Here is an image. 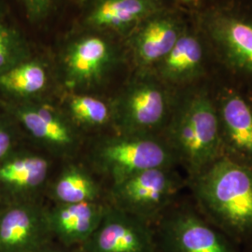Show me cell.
Returning a JSON list of instances; mask_svg holds the SVG:
<instances>
[{
  "label": "cell",
  "instance_id": "16",
  "mask_svg": "<svg viewBox=\"0 0 252 252\" xmlns=\"http://www.w3.org/2000/svg\"><path fill=\"white\" fill-rule=\"evenodd\" d=\"M50 171L45 156L18 147L0 161V205L34 200Z\"/></svg>",
  "mask_w": 252,
  "mask_h": 252
},
{
  "label": "cell",
  "instance_id": "22",
  "mask_svg": "<svg viewBox=\"0 0 252 252\" xmlns=\"http://www.w3.org/2000/svg\"><path fill=\"white\" fill-rule=\"evenodd\" d=\"M22 134L15 120L3 109L0 112V161L20 147Z\"/></svg>",
  "mask_w": 252,
  "mask_h": 252
},
{
  "label": "cell",
  "instance_id": "18",
  "mask_svg": "<svg viewBox=\"0 0 252 252\" xmlns=\"http://www.w3.org/2000/svg\"><path fill=\"white\" fill-rule=\"evenodd\" d=\"M105 208L97 202L56 205L46 210L51 234L64 246H82L99 225Z\"/></svg>",
  "mask_w": 252,
  "mask_h": 252
},
{
  "label": "cell",
  "instance_id": "9",
  "mask_svg": "<svg viewBox=\"0 0 252 252\" xmlns=\"http://www.w3.org/2000/svg\"><path fill=\"white\" fill-rule=\"evenodd\" d=\"M221 157L252 169V95L215 75L211 81Z\"/></svg>",
  "mask_w": 252,
  "mask_h": 252
},
{
  "label": "cell",
  "instance_id": "3",
  "mask_svg": "<svg viewBox=\"0 0 252 252\" xmlns=\"http://www.w3.org/2000/svg\"><path fill=\"white\" fill-rule=\"evenodd\" d=\"M211 81L178 90L171 118L162 134L187 179L221 158Z\"/></svg>",
  "mask_w": 252,
  "mask_h": 252
},
{
  "label": "cell",
  "instance_id": "14",
  "mask_svg": "<svg viewBox=\"0 0 252 252\" xmlns=\"http://www.w3.org/2000/svg\"><path fill=\"white\" fill-rule=\"evenodd\" d=\"M82 6L78 27L122 40L144 20L169 7L165 0H87Z\"/></svg>",
  "mask_w": 252,
  "mask_h": 252
},
{
  "label": "cell",
  "instance_id": "23",
  "mask_svg": "<svg viewBox=\"0 0 252 252\" xmlns=\"http://www.w3.org/2000/svg\"><path fill=\"white\" fill-rule=\"evenodd\" d=\"M27 18L33 24H41L56 9L58 0H20Z\"/></svg>",
  "mask_w": 252,
  "mask_h": 252
},
{
  "label": "cell",
  "instance_id": "12",
  "mask_svg": "<svg viewBox=\"0 0 252 252\" xmlns=\"http://www.w3.org/2000/svg\"><path fill=\"white\" fill-rule=\"evenodd\" d=\"M152 70L175 90L208 81L216 75L209 48L191 18L178 42Z\"/></svg>",
  "mask_w": 252,
  "mask_h": 252
},
{
  "label": "cell",
  "instance_id": "4",
  "mask_svg": "<svg viewBox=\"0 0 252 252\" xmlns=\"http://www.w3.org/2000/svg\"><path fill=\"white\" fill-rule=\"evenodd\" d=\"M53 61L64 92L90 94L101 88L122 64L128 63L122 39L78 27L63 38Z\"/></svg>",
  "mask_w": 252,
  "mask_h": 252
},
{
  "label": "cell",
  "instance_id": "27",
  "mask_svg": "<svg viewBox=\"0 0 252 252\" xmlns=\"http://www.w3.org/2000/svg\"><path fill=\"white\" fill-rule=\"evenodd\" d=\"M86 1H87V0H79V2H80V3H81V5H82V4H83V3H85V2H86Z\"/></svg>",
  "mask_w": 252,
  "mask_h": 252
},
{
  "label": "cell",
  "instance_id": "7",
  "mask_svg": "<svg viewBox=\"0 0 252 252\" xmlns=\"http://www.w3.org/2000/svg\"><path fill=\"white\" fill-rule=\"evenodd\" d=\"M186 175L178 166L148 169L113 184L115 207L153 225L187 189Z\"/></svg>",
  "mask_w": 252,
  "mask_h": 252
},
{
  "label": "cell",
  "instance_id": "10",
  "mask_svg": "<svg viewBox=\"0 0 252 252\" xmlns=\"http://www.w3.org/2000/svg\"><path fill=\"white\" fill-rule=\"evenodd\" d=\"M23 133L57 156L75 153L80 144L79 128L61 106L49 99L0 101Z\"/></svg>",
  "mask_w": 252,
  "mask_h": 252
},
{
  "label": "cell",
  "instance_id": "8",
  "mask_svg": "<svg viewBox=\"0 0 252 252\" xmlns=\"http://www.w3.org/2000/svg\"><path fill=\"white\" fill-rule=\"evenodd\" d=\"M93 160L113 184L148 169L180 167L162 135L118 134L110 136L95 146Z\"/></svg>",
  "mask_w": 252,
  "mask_h": 252
},
{
  "label": "cell",
  "instance_id": "24",
  "mask_svg": "<svg viewBox=\"0 0 252 252\" xmlns=\"http://www.w3.org/2000/svg\"><path fill=\"white\" fill-rule=\"evenodd\" d=\"M208 0H176L177 4H179L181 9L187 11H191L206 3Z\"/></svg>",
  "mask_w": 252,
  "mask_h": 252
},
{
  "label": "cell",
  "instance_id": "19",
  "mask_svg": "<svg viewBox=\"0 0 252 252\" xmlns=\"http://www.w3.org/2000/svg\"><path fill=\"white\" fill-rule=\"evenodd\" d=\"M60 106L78 128H100L112 124L110 100L94 94L64 92Z\"/></svg>",
  "mask_w": 252,
  "mask_h": 252
},
{
  "label": "cell",
  "instance_id": "6",
  "mask_svg": "<svg viewBox=\"0 0 252 252\" xmlns=\"http://www.w3.org/2000/svg\"><path fill=\"white\" fill-rule=\"evenodd\" d=\"M153 227L156 252H243L200 213L189 196L180 198Z\"/></svg>",
  "mask_w": 252,
  "mask_h": 252
},
{
  "label": "cell",
  "instance_id": "21",
  "mask_svg": "<svg viewBox=\"0 0 252 252\" xmlns=\"http://www.w3.org/2000/svg\"><path fill=\"white\" fill-rule=\"evenodd\" d=\"M32 55L23 36L16 30L0 23V75Z\"/></svg>",
  "mask_w": 252,
  "mask_h": 252
},
{
  "label": "cell",
  "instance_id": "17",
  "mask_svg": "<svg viewBox=\"0 0 252 252\" xmlns=\"http://www.w3.org/2000/svg\"><path fill=\"white\" fill-rule=\"evenodd\" d=\"M56 82L54 61L33 54L0 75V101L48 99L47 94Z\"/></svg>",
  "mask_w": 252,
  "mask_h": 252
},
{
  "label": "cell",
  "instance_id": "2",
  "mask_svg": "<svg viewBox=\"0 0 252 252\" xmlns=\"http://www.w3.org/2000/svg\"><path fill=\"white\" fill-rule=\"evenodd\" d=\"M189 12L216 75L252 95V0H208Z\"/></svg>",
  "mask_w": 252,
  "mask_h": 252
},
{
  "label": "cell",
  "instance_id": "20",
  "mask_svg": "<svg viewBox=\"0 0 252 252\" xmlns=\"http://www.w3.org/2000/svg\"><path fill=\"white\" fill-rule=\"evenodd\" d=\"M100 187L92 175L79 165L69 164L54 180L52 196L57 205L97 202Z\"/></svg>",
  "mask_w": 252,
  "mask_h": 252
},
{
  "label": "cell",
  "instance_id": "26",
  "mask_svg": "<svg viewBox=\"0 0 252 252\" xmlns=\"http://www.w3.org/2000/svg\"><path fill=\"white\" fill-rule=\"evenodd\" d=\"M243 252H252V243L249 244L242 248Z\"/></svg>",
  "mask_w": 252,
  "mask_h": 252
},
{
  "label": "cell",
  "instance_id": "15",
  "mask_svg": "<svg viewBox=\"0 0 252 252\" xmlns=\"http://www.w3.org/2000/svg\"><path fill=\"white\" fill-rule=\"evenodd\" d=\"M52 235L35 200L0 205V252H37Z\"/></svg>",
  "mask_w": 252,
  "mask_h": 252
},
{
  "label": "cell",
  "instance_id": "25",
  "mask_svg": "<svg viewBox=\"0 0 252 252\" xmlns=\"http://www.w3.org/2000/svg\"><path fill=\"white\" fill-rule=\"evenodd\" d=\"M37 252H66L62 250H55V249H49L47 246H45L44 248H42L40 251H38Z\"/></svg>",
  "mask_w": 252,
  "mask_h": 252
},
{
  "label": "cell",
  "instance_id": "13",
  "mask_svg": "<svg viewBox=\"0 0 252 252\" xmlns=\"http://www.w3.org/2000/svg\"><path fill=\"white\" fill-rule=\"evenodd\" d=\"M82 252H156L152 224L115 206L106 207L94 233Z\"/></svg>",
  "mask_w": 252,
  "mask_h": 252
},
{
  "label": "cell",
  "instance_id": "5",
  "mask_svg": "<svg viewBox=\"0 0 252 252\" xmlns=\"http://www.w3.org/2000/svg\"><path fill=\"white\" fill-rule=\"evenodd\" d=\"M178 90L153 70H132L110 100L112 124L118 134L162 135L171 118Z\"/></svg>",
  "mask_w": 252,
  "mask_h": 252
},
{
  "label": "cell",
  "instance_id": "1",
  "mask_svg": "<svg viewBox=\"0 0 252 252\" xmlns=\"http://www.w3.org/2000/svg\"><path fill=\"white\" fill-rule=\"evenodd\" d=\"M187 180L189 197L211 224L241 248L252 243V169L221 157Z\"/></svg>",
  "mask_w": 252,
  "mask_h": 252
},
{
  "label": "cell",
  "instance_id": "11",
  "mask_svg": "<svg viewBox=\"0 0 252 252\" xmlns=\"http://www.w3.org/2000/svg\"><path fill=\"white\" fill-rule=\"evenodd\" d=\"M190 23L180 7H167L140 23L123 40L132 70H152L168 54Z\"/></svg>",
  "mask_w": 252,
  "mask_h": 252
}]
</instances>
